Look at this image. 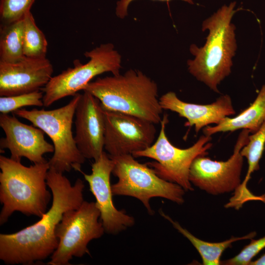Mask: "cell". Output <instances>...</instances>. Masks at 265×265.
<instances>
[{"mask_svg": "<svg viewBox=\"0 0 265 265\" xmlns=\"http://www.w3.org/2000/svg\"><path fill=\"white\" fill-rule=\"evenodd\" d=\"M46 182L53 194L49 210L36 223L10 234H0V259L8 265H31L44 260L57 247L56 226L63 213L78 208L84 201L83 181L72 185L63 173L50 168Z\"/></svg>", "mask_w": 265, "mask_h": 265, "instance_id": "obj_1", "label": "cell"}, {"mask_svg": "<svg viewBox=\"0 0 265 265\" xmlns=\"http://www.w3.org/2000/svg\"><path fill=\"white\" fill-rule=\"evenodd\" d=\"M236 5V1L224 5L205 20L202 29L209 30L205 45L199 48L192 44L189 48L194 57L187 61L189 72L218 93V85L231 72L237 48L236 26L232 23L233 16L239 9H235Z\"/></svg>", "mask_w": 265, "mask_h": 265, "instance_id": "obj_2", "label": "cell"}, {"mask_svg": "<svg viewBox=\"0 0 265 265\" xmlns=\"http://www.w3.org/2000/svg\"><path fill=\"white\" fill-rule=\"evenodd\" d=\"M83 91L98 99L105 110L134 115L155 124L162 119L157 84L138 70L98 78Z\"/></svg>", "mask_w": 265, "mask_h": 265, "instance_id": "obj_3", "label": "cell"}, {"mask_svg": "<svg viewBox=\"0 0 265 265\" xmlns=\"http://www.w3.org/2000/svg\"><path fill=\"white\" fill-rule=\"evenodd\" d=\"M0 168V225L15 211L41 218L51 199L46 187L48 161L27 167L1 155Z\"/></svg>", "mask_w": 265, "mask_h": 265, "instance_id": "obj_4", "label": "cell"}, {"mask_svg": "<svg viewBox=\"0 0 265 265\" xmlns=\"http://www.w3.org/2000/svg\"><path fill=\"white\" fill-rule=\"evenodd\" d=\"M81 94L77 93L65 106L54 109H17L13 114L30 121L52 140L53 157L48 161L50 168L64 173L72 169L80 172L85 160L76 143L72 131L73 118Z\"/></svg>", "mask_w": 265, "mask_h": 265, "instance_id": "obj_5", "label": "cell"}, {"mask_svg": "<svg viewBox=\"0 0 265 265\" xmlns=\"http://www.w3.org/2000/svg\"><path fill=\"white\" fill-rule=\"evenodd\" d=\"M114 161L112 173L118 178L111 185L113 196H128L140 201L150 215L154 197H161L179 205L185 201V190L179 185L165 181L146 163H141L131 154L110 156Z\"/></svg>", "mask_w": 265, "mask_h": 265, "instance_id": "obj_6", "label": "cell"}, {"mask_svg": "<svg viewBox=\"0 0 265 265\" xmlns=\"http://www.w3.org/2000/svg\"><path fill=\"white\" fill-rule=\"evenodd\" d=\"M168 122L167 114L164 115L160 122V130L153 144L145 150L132 154L134 158L146 157L154 161L146 163L162 179L177 184L185 191H192L189 181V171L194 159L199 156H207L212 147L211 136H201L191 146L181 149L174 146L165 132Z\"/></svg>", "mask_w": 265, "mask_h": 265, "instance_id": "obj_7", "label": "cell"}, {"mask_svg": "<svg viewBox=\"0 0 265 265\" xmlns=\"http://www.w3.org/2000/svg\"><path fill=\"white\" fill-rule=\"evenodd\" d=\"M88 61L81 63L73 62L74 67L69 68L53 77L42 88L43 101L45 107L67 96H74L84 88L96 76L106 72L112 75L120 74L122 57L112 43L103 44L84 53Z\"/></svg>", "mask_w": 265, "mask_h": 265, "instance_id": "obj_8", "label": "cell"}, {"mask_svg": "<svg viewBox=\"0 0 265 265\" xmlns=\"http://www.w3.org/2000/svg\"><path fill=\"white\" fill-rule=\"evenodd\" d=\"M99 218L100 212L94 202L84 200L78 208L65 212L55 230L57 247L47 265H69L73 257L89 254V242L105 232Z\"/></svg>", "mask_w": 265, "mask_h": 265, "instance_id": "obj_9", "label": "cell"}, {"mask_svg": "<svg viewBox=\"0 0 265 265\" xmlns=\"http://www.w3.org/2000/svg\"><path fill=\"white\" fill-rule=\"evenodd\" d=\"M250 133L247 129L241 131L233 154L226 161L213 160L205 155L196 158L189 171L191 184L214 195L235 191L241 184L243 157L240 151L247 143Z\"/></svg>", "mask_w": 265, "mask_h": 265, "instance_id": "obj_10", "label": "cell"}, {"mask_svg": "<svg viewBox=\"0 0 265 265\" xmlns=\"http://www.w3.org/2000/svg\"><path fill=\"white\" fill-rule=\"evenodd\" d=\"M104 117V149L109 156L132 155L154 142V123L134 115L105 110Z\"/></svg>", "mask_w": 265, "mask_h": 265, "instance_id": "obj_11", "label": "cell"}, {"mask_svg": "<svg viewBox=\"0 0 265 265\" xmlns=\"http://www.w3.org/2000/svg\"><path fill=\"white\" fill-rule=\"evenodd\" d=\"M114 166V161L108 154L103 152L101 156L92 164V172L83 174L88 182L90 190L94 196L95 204L100 212V220L105 232L116 235L135 223L134 218L124 211L114 206L110 178Z\"/></svg>", "mask_w": 265, "mask_h": 265, "instance_id": "obj_12", "label": "cell"}, {"mask_svg": "<svg viewBox=\"0 0 265 265\" xmlns=\"http://www.w3.org/2000/svg\"><path fill=\"white\" fill-rule=\"evenodd\" d=\"M0 126L5 135L0 140V150H9L15 160L26 158L34 164L44 162L47 160L43 156L54 152L53 145L45 139L42 130L21 122L14 114H1Z\"/></svg>", "mask_w": 265, "mask_h": 265, "instance_id": "obj_13", "label": "cell"}, {"mask_svg": "<svg viewBox=\"0 0 265 265\" xmlns=\"http://www.w3.org/2000/svg\"><path fill=\"white\" fill-rule=\"evenodd\" d=\"M53 66L47 57L24 56L15 62H0V96H13L40 90L53 77Z\"/></svg>", "mask_w": 265, "mask_h": 265, "instance_id": "obj_14", "label": "cell"}, {"mask_svg": "<svg viewBox=\"0 0 265 265\" xmlns=\"http://www.w3.org/2000/svg\"><path fill=\"white\" fill-rule=\"evenodd\" d=\"M75 115L74 138L79 151L85 159H98L104 151V109L100 101L83 91Z\"/></svg>", "mask_w": 265, "mask_h": 265, "instance_id": "obj_15", "label": "cell"}, {"mask_svg": "<svg viewBox=\"0 0 265 265\" xmlns=\"http://www.w3.org/2000/svg\"><path fill=\"white\" fill-rule=\"evenodd\" d=\"M162 109L177 113L187 120L185 126L194 127L195 132L211 124H218L224 118L235 114L230 96L223 95L210 104L200 105L185 102L176 94L168 92L159 98Z\"/></svg>", "mask_w": 265, "mask_h": 265, "instance_id": "obj_16", "label": "cell"}, {"mask_svg": "<svg viewBox=\"0 0 265 265\" xmlns=\"http://www.w3.org/2000/svg\"><path fill=\"white\" fill-rule=\"evenodd\" d=\"M265 122V84L260 90L255 101L250 106L235 117L224 118L214 126L203 128L204 134L212 136L220 132H234L247 129L250 133L256 132Z\"/></svg>", "mask_w": 265, "mask_h": 265, "instance_id": "obj_17", "label": "cell"}, {"mask_svg": "<svg viewBox=\"0 0 265 265\" xmlns=\"http://www.w3.org/2000/svg\"><path fill=\"white\" fill-rule=\"evenodd\" d=\"M159 213L191 242L200 255L202 264L204 265H220V258L222 253L226 249L232 247L233 243L238 240L251 239L256 235L255 232H252L242 237H234L233 236L223 241L210 242L203 240L194 236L187 230L183 228L178 222L174 221L169 215L166 214L161 210L159 211Z\"/></svg>", "mask_w": 265, "mask_h": 265, "instance_id": "obj_18", "label": "cell"}, {"mask_svg": "<svg viewBox=\"0 0 265 265\" xmlns=\"http://www.w3.org/2000/svg\"><path fill=\"white\" fill-rule=\"evenodd\" d=\"M23 19L9 24H1L0 62H15L25 56L23 44Z\"/></svg>", "mask_w": 265, "mask_h": 265, "instance_id": "obj_19", "label": "cell"}, {"mask_svg": "<svg viewBox=\"0 0 265 265\" xmlns=\"http://www.w3.org/2000/svg\"><path fill=\"white\" fill-rule=\"evenodd\" d=\"M265 145V122L260 128L252 135H249L247 143L240 151V154L245 157L248 164V170L244 181L238 190L241 192H247V185L252 173L259 169V162L262 157Z\"/></svg>", "mask_w": 265, "mask_h": 265, "instance_id": "obj_20", "label": "cell"}, {"mask_svg": "<svg viewBox=\"0 0 265 265\" xmlns=\"http://www.w3.org/2000/svg\"><path fill=\"white\" fill-rule=\"evenodd\" d=\"M23 44L25 56L36 58L46 57L48 42L36 24L30 11L24 17Z\"/></svg>", "mask_w": 265, "mask_h": 265, "instance_id": "obj_21", "label": "cell"}, {"mask_svg": "<svg viewBox=\"0 0 265 265\" xmlns=\"http://www.w3.org/2000/svg\"><path fill=\"white\" fill-rule=\"evenodd\" d=\"M43 96V92L39 90L16 95L0 96V112L1 114H8L24 106H44Z\"/></svg>", "mask_w": 265, "mask_h": 265, "instance_id": "obj_22", "label": "cell"}, {"mask_svg": "<svg viewBox=\"0 0 265 265\" xmlns=\"http://www.w3.org/2000/svg\"><path fill=\"white\" fill-rule=\"evenodd\" d=\"M35 0H0L1 24H9L24 18Z\"/></svg>", "mask_w": 265, "mask_h": 265, "instance_id": "obj_23", "label": "cell"}, {"mask_svg": "<svg viewBox=\"0 0 265 265\" xmlns=\"http://www.w3.org/2000/svg\"><path fill=\"white\" fill-rule=\"evenodd\" d=\"M265 248V236L258 239H251L249 244L246 245L235 257L224 261H221L220 265H249L253 258Z\"/></svg>", "mask_w": 265, "mask_h": 265, "instance_id": "obj_24", "label": "cell"}, {"mask_svg": "<svg viewBox=\"0 0 265 265\" xmlns=\"http://www.w3.org/2000/svg\"><path fill=\"white\" fill-rule=\"evenodd\" d=\"M135 0H118L115 7V14L121 19H123L128 14V8L130 3ZM169 1L170 0H156ZM189 4H194L193 0H182Z\"/></svg>", "mask_w": 265, "mask_h": 265, "instance_id": "obj_25", "label": "cell"}, {"mask_svg": "<svg viewBox=\"0 0 265 265\" xmlns=\"http://www.w3.org/2000/svg\"><path fill=\"white\" fill-rule=\"evenodd\" d=\"M249 265H265V254L255 261H252Z\"/></svg>", "mask_w": 265, "mask_h": 265, "instance_id": "obj_26", "label": "cell"}]
</instances>
